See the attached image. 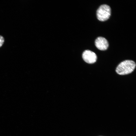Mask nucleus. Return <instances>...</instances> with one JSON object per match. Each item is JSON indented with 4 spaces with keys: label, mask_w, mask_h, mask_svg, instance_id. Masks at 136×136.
Returning a JSON list of instances; mask_svg holds the SVG:
<instances>
[{
    "label": "nucleus",
    "mask_w": 136,
    "mask_h": 136,
    "mask_svg": "<svg viewBox=\"0 0 136 136\" xmlns=\"http://www.w3.org/2000/svg\"><path fill=\"white\" fill-rule=\"evenodd\" d=\"M135 62L131 60H126L120 63L116 68V72L118 74L124 75L132 72L135 67Z\"/></svg>",
    "instance_id": "1"
},
{
    "label": "nucleus",
    "mask_w": 136,
    "mask_h": 136,
    "mask_svg": "<svg viewBox=\"0 0 136 136\" xmlns=\"http://www.w3.org/2000/svg\"><path fill=\"white\" fill-rule=\"evenodd\" d=\"M111 14V9L109 6L106 4L101 5L96 12L97 19L100 21H104L108 20Z\"/></svg>",
    "instance_id": "2"
},
{
    "label": "nucleus",
    "mask_w": 136,
    "mask_h": 136,
    "mask_svg": "<svg viewBox=\"0 0 136 136\" xmlns=\"http://www.w3.org/2000/svg\"><path fill=\"white\" fill-rule=\"evenodd\" d=\"M82 57L85 62L89 64L95 62L97 58L96 54L93 52L89 50H85L83 52Z\"/></svg>",
    "instance_id": "3"
},
{
    "label": "nucleus",
    "mask_w": 136,
    "mask_h": 136,
    "mask_svg": "<svg viewBox=\"0 0 136 136\" xmlns=\"http://www.w3.org/2000/svg\"><path fill=\"white\" fill-rule=\"evenodd\" d=\"M95 43L96 47L101 50H106L109 46V43L107 40L102 37H98L97 38Z\"/></svg>",
    "instance_id": "4"
},
{
    "label": "nucleus",
    "mask_w": 136,
    "mask_h": 136,
    "mask_svg": "<svg viewBox=\"0 0 136 136\" xmlns=\"http://www.w3.org/2000/svg\"><path fill=\"white\" fill-rule=\"evenodd\" d=\"M5 42V39L2 36L0 35V48L3 45Z\"/></svg>",
    "instance_id": "5"
}]
</instances>
